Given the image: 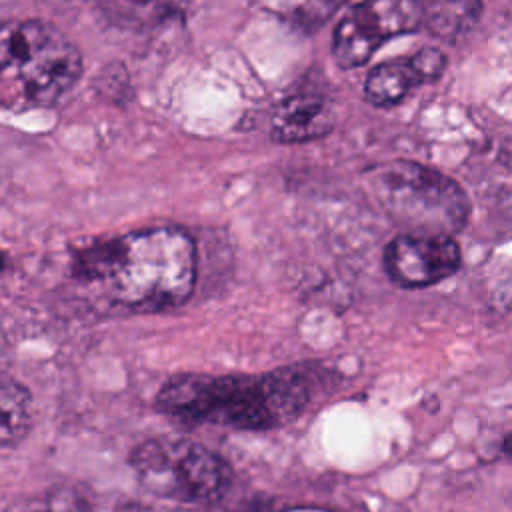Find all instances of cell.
Listing matches in <instances>:
<instances>
[{
    "instance_id": "cell-5",
    "label": "cell",
    "mask_w": 512,
    "mask_h": 512,
    "mask_svg": "<svg viewBox=\"0 0 512 512\" xmlns=\"http://www.w3.org/2000/svg\"><path fill=\"white\" fill-rule=\"evenodd\" d=\"M130 468L144 490L186 504L220 500L232 486L230 464L186 438H152L138 444Z\"/></svg>"
},
{
    "instance_id": "cell-6",
    "label": "cell",
    "mask_w": 512,
    "mask_h": 512,
    "mask_svg": "<svg viewBox=\"0 0 512 512\" xmlns=\"http://www.w3.org/2000/svg\"><path fill=\"white\" fill-rule=\"evenodd\" d=\"M424 28L418 0H360L336 24L332 58L344 68L364 66L394 36Z\"/></svg>"
},
{
    "instance_id": "cell-12",
    "label": "cell",
    "mask_w": 512,
    "mask_h": 512,
    "mask_svg": "<svg viewBox=\"0 0 512 512\" xmlns=\"http://www.w3.org/2000/svg\"><path fill=\"white\" fill-rule=\"evenodd\" d=\"M10 512H92V506L78 492L60 488L44 494L42 498H34L26 504H20Z\"/></svg>"
},
{
    "instance_id": "cell-13",
    "label": "cell",
    "mask_w": 512,
    "mask_h": 512,
    "mask_svg": "<svg viewBox=\"0 0 512 512\" xmlns=\"http://www.w3.org/2000/svg\"><path fill=\"white\" fill-rule=\"evenodd\" d=\"M502 450H504V454H506V456H510V458H512V434H508V436L504 438V442H502Z\"/></svg>"
},
{
    "instance_id": "cell-9",
    "label": "cell",
    "mask_w": 512,
    "mask_h": 512,
    "mask_svg": "<svg viewBox=\"0 0 512 512\" xmlns=\"http://www.w3.org/2000/svg\"><path fill=\"white\" fill-rule=\"evenodd\" d=\"M334 126L332 104L318 84L304 82L288 92L272 114V136L282 142H304L328 134Z\"/></svg>"
},
{
    "instance_id": "cell-4",
    "label": "cell",
    "mask_w": 512,
    "mask_h": 512,
    "mask_svg": "<svg viewBox=\"0 0 512 512\" xmlns=\"http://www.w3.org/2000/svg\"><path fill=\"white\" fill-rule=\"evenodd\" d=\"M368 184L384 212L410 234L462 230L470 202L446 174L412 160H392L368 172Z\"/></svg>"
},
{
    "instance_id": "cell-10",
    "label": "cell",
    "mask_w": 512,
    "mask_h": 512,
    "mask_svg": "<svg viewBox=\"0 0 512 512\" xmlns=\"http://www.w3.org/2000/svg\"><path fill=\"white\" fill-rule=\"evenodd\" d=\"M418 4L424 28L444 40L466 36L482 14V0H418Z\"/></svg>"
},
{
    "instance_id": "cell-11",
    "label": "cell",
    "mask_w": 512,
    "mask_h": 512,
    "mask_svg": "<svg viewBox=\"0 0 512 512\" xmlns=\"http://www.w3.org/2000/svg\"><path fill=\"white\" fill-rule=\"evenodd\" d=\"M0 398H2L0 400V410H2L0 440L4 448H10L16 442H20L30 428L32 400L28 390L20 382L8 380V378L2 382Z\"/></svg>"
},
{
    "instance_id": "cell-1",
    "label": "cell",
    "mask_w": 512,
    "mask_h": 512,
    "mask_svg": "<svg viewBox=\"0 0 512 512\" xmlns=\"http://www.w3.org/2000/svg\"><path fill=\"white\" fill-rule=\"evenodd\" d=\"M72 272L112 306L158 312L180 306L192 294L196 248L180 228H144L80 248Z\"/></svg>"
},
{
    "instance_id": "cell-14",
    "label": "cell",
    "mask_w": 512,
    "mask_h": 512,
    "mask_svg": "<svg viewBox=\"0 0 512 512\" xmlns=\"http://www.w3.org/2000/svg\"><path fill=\"white\" fill-rule=\"evenodd\" d=\"M124 2H128V4H138V6H148V4L158 2V0H124Z\"/></svg>"
},
{
    "instance_id": "cell-2",
    "label": "cell",
    "mask_w": 512,
    "mask_h": 512,
    "mask_svg": "<svg viewBox=\"0 0 512 512\" xmlns=\"http://www.w3.org/2000/svg\"><path fill=\"white\" fill-rule=\"evenodd\" d=\"M308 400L304 370L280 368L260 376L180 374L162 386L156 408L184 422L270 430L300 416Z\"/></svg>"
},
{
    "instance_id": "cell-7",
    "label": "cell",
    "mask_w": 512,
    "mask_h": 512,
    "mask_svg": "<svg viewBox=\"0 0 512 512\" xmlns=\"http://www.w3.org/2000/svg\"><path fill=\"white\" fill-rule=\"evenodd\" d=\"M462 264L448 234H398L384 248V270L400 288H426L450 278Z\"/></svg>"
},
{
    "instance_id": "cell-3",
    "label": "cell",
    "mask_w": 512,
    "mask_h": 512,
    "mask_svg": "<svg viewBox=\"0 0 512 512\" xmlns=\"http://www.w3.org/2000/svg\"><path fill=\"white\" fill-rule=\"evenodd\" d=\"M82 76L80 50L54 24L6 22L0 36V94L8 108L54 106Z\"/></svg>"
},
{
    "instance_id": "cell-8",
    "label": "cell",
    "mask_w": 512,
    "mask_h": 512,
    "mask_svg": "<svg viewBox=\"0 0 512 512\" xmlns=\"http://www.w3.org/2000/svg\"><path fill=\"white\" fill-rule=\"evenodd\" d=\"M446 56L442 50L426 46L408 58L382 62L370 70L364 80V96L374 106H394L414 88L442 76Z\"/></svg>"
}]
</instances>
